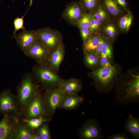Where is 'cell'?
Wrapping results in <instances>:
<instances>
[{"label": "cell", "mask_w": 139, "mask_h": 139, "mask_svg": "<svg viewBox=\"0 0 139 139\" xmlns=\"http://www.w3.org/2000/svg\"><path fill=\"white\" fill-rule=\"evenodd\" d=\"M39 92L32 77L29 75L25 76L18 87L15 98L16 105L21 114Z\"/></svg>", "instance_id": "obj_1"}, {"label": "cell", "mask_w": 139, "mask_h": 139, "mask_svg": "<svg viewBox=\"0 0 139 139\" xmlns=\"http://www.w3.org/2000/svg\"><path fill=\"white\" fill-rule=\"evenodd\" d=\"M33 70L38 81L46 89L59 87L64 80L46 65L38 64Z\"/></svg>", "instance_id": "obj_2"}, {"label": "cell", "mask_w": 139, "mask_h": 139, "mask_svg": "<svg viewBox=\"0 0 139 139\" xmlns=\"http://www.w3.org/2000/svg\"><path fill=\"white\" fill-rule=\"evenodd\" d=\"M65 94L59 87L46 89L42 96L48 116L54 114Z\"/></svg>", "instance_id": "obj_3"}, {"label": "cell", "mask_w": 139, "mask_h": 139, "mask_svg": "<svg viewBox=\"0 0 139 139\" xmlns=\"http://www.w3.org/2000/svg\"><path fill=\"white\" fill-rule=\"evenodd\" d=\"M36 30L38 40L51 52L56 49L62 42L61 35L57 31L48 28Z\"/></svg>", "instance_id": "obj_4"}, {"label": "cell", "mask_w": 139, "mask_h": 139, "mask_svg": "<svg viewBox=\"0 0 139 139\" xmlns=\"http://www.w3.org/2000/svg\"><path fill=\"white\" fill-rule=\"evenodd\" d=\"M27 119L48 116L42 95L39 92L33 98L22 113Z\"/></svg>", "instance_id": "obj_5"}, {"label": "cell", "mask_w": 139, "mask_h": 139, "mask_svg": "<svg viewBox=\"0 0 139 139\" xmlns=\"http://www.w3.org/2000/svg\"><path fill=\"white\" fill-rule=\"evenodd\" d=\"M20 122L19 116L4 115L0 121V139H15L16 128Z\"/></svg>", "instance_id": "obj_6"}, {"label": "cell", "mask_w": 139, "mask_h": 139, "mask_svg": "<svg viewBox=\"0 0 139 139\" xmlns=\"http://www.w3.org/2000/svg\"><path fill=\"white\" fill-rule=\"evenodd\" d=\"M11 114L17 116L21 114L16 104L15 98L8 90L0 94V114Z\"/></svg>", "instance_id": "obj_7"}, {"label": "cell", "mask_w": 139, "mask_h": 139, "mask_svg": "<svg viewBox=\"0 0 139 139\" xmlns=\"http://www.w3.org/2000/svg\"><path fill=\"white\" fill-rule=\"evenodd\" d=\"M51 52L38 39L24 53L38 64L46 65Z\"/></svg>", "instance_id": "obj_8"}, {"label": "cell", "mask_w": 139, "mask_h": 139, "mask_svg": "<svg viewBox=\"0 0 139 139\" xmlns=\"http://www.w3.org/2000/svg\"><path fill=\"white\" fill-rule=\"evenodd\" d=\"M15 37L16 43L23 53L28 50L38 39L36 30H23Z\"/></svg>", "instance_id": "obj_9"}, {"label": "cell", "mask_w": 139, "mask_h": 139, "mask_svg": "<svg viewBox=\"0 0 139 139\" xmlns=\"http://www.w3.org/2000/svg\"><path fill=\"white\" fill-rule=\"evenodd\" d=\"M79 137L83 139H95L101 137V134L99 126L94 120L87 121L78 132Z\"/></svg>", "instance_id": "obj_10"}, {"label": "cell", "mask_w": 139, "mask_h": 139, "mask_svg": "<svg viewBox=\"0 0 139 139\" xmlns=\"http://www.w3.org/2000/svg\"><path fill=\"white\" fill-rule=\"evenodd\" d=\"M115 73V67H101L93 70L91 74L101 84L105 86L111 83Z\"/></svg>", "instance_id": "obj_11"}, {"label": "cell", "mask_w": 139, "mask_h": 139, "mask_svg": "<svg viewBox=\"0 0 139 139\" xmlns=\"http://www.w3.org/2000/svg\"><path fill=\"white\" fill-rule=\"evenodd\" d=\"M84 9L79 2H74L68 5L64 13V15L68 21L75 23L84 14Z\"/></svg>", "instance_id": "obj_12"}, {"label": "cell", "mask_w": 139, "mask_h": 139, "mask_svg": "<svg viewBox=\"0 0 139 139\" xmlns=\"http://www.w3.org/2000/svg\"><path fill=\"white\" fill-rule=\"evenodd\" d=\"M65 54L64 47L62 42L56 49L51 52L46 65L57 73L64 59Z\"/></svg>", "instance_id": "obj_13"}, {"label": "cell", "mask_w": 139, "mask_h": 139, "mask_svg": "<svg viewBox=\"0 0 139 139\" xmlns=\"http://www.w3.org/2000/svg\"><path fill=\"white\" fill-rule=\"evenodd\" d=\"M83 98L77 94H65L59 108L65 110H72L76 108L83 101Z\"/></svg>", "instance_id": "obj_14"}, {"label": "cell", "mask_w": 139, "mask_h": 139, "mask_svg": "<svg viewBox=\"0 0 139 139\" xmlns=\"http://www.w3.org/2000/svg\"><path fill=\"white\" fill-rule=\"evenodd\" d=\"M59 87L65 94H77L81 89L82 84L79 80L71 79L64 80Z\"/></svg>", "instance_id": "obj_15"}, {"label": "cell", "mask_w": 139, "mask_h": 139, "mask_svg": "<svg viewBox=\"0 0 139 139\" xmlns=\"http://www.w3.org/2000/svg\"><path fill=\"white\" fill-rule=\"evenodd\" d=\"M34 131L25 123L20 122L16 128L15 139H30Z\"/></svg>", "instance_id": "obj_16"}, {"label": "cell", "mask_w": 139, "mask_h": 139, "mask_svg": "<svg viewBox=\"0 0 139 139\" xmlns=\"http://www.w3.org/2000/svg\"><path fill=\"white\" fill-rule=\"evenodd\" d=\"M101 36L97 34H91L84 43V54L95 53Z\"/></svg>", "instance_id": "obj_17"}, {"label": "cell", "mask_w": 139, "mask_h": 139, "mask_svg": "<svg viewBox=\"0 0 139 139\" xmlns=\"http://www.w3.org/2000/svg\"><path fill=\"white\" fill-rule=\"evenodd\" d=\"M126 130L136 138H139V122L138 119L129 115L125 124Z\"/></svg>", "instance_id": "obj_18"}, {"label": "cell", "mask_w": 139, "mask_h": 139, "mask_svg": "<svg viewBox=\"0 0 139 139\" xmlns=\"http://www.w3.org/2000/svg\"><path fill=\"white\" fill-rule=\"evenodd\" d=\"M134 79L130 82L126 90L125 97L131 98L138 96L139 94V75L135 76Z\"/></svg>", "instance_id": "obj_19"}, {"label": "cell", "mask_w": 139, "mask_h": 139, "mask_svg": "<svg viewBox=\"0 0 139 139\" xmlns=\"http://www.w3.org/2000/svg\"><path fill=\"white\" fill-rule=\"evenodd\" d=\"M50 120V119L47 118L46 117H40L31 119L23 118L21 119V121L26 124L30 128L34 131L44 123L48 122Z\"/></svg>", "instance_id": "obj_20"}, {"label": "cell", "mask_w": 139, "mask_h": 139, "mask_svg": "<svg viewBox=\"0 0 139 139\" xmlns=\"http://www.w3.org/2000/svg\"><path fill=\"white\" fill-rule=\"evenodd\" d=\"M103 7L113 16H117L120 14V9L115 0H103Z\"/></svg>", "instance_id": "obj_21"}, {"label": "cell", "mask_w": 139, "mask_h": 139, "mask_svg": "<svg viewBox=\"0 0 139 139\" xmlns=\"http://www.w3.org/2000/svg\"><path fill=\"white\" fill-rule=\"evenodd\" d=\"M84 60L86 65L93 68L99 64L100 57L95 53L84 54Z\"/></svg>", "instance_id": "obj_22"}, {"label": "cell", "mask_w": 139, "mask_h": 139, "mask_svg": "<svg viewBox=\"0 0 139 139\" xmlns=\"http://www.w3.org/2000/svg\"><path fill=\"white\" fill-rule=\"evenodd\" d=\"M34 132L39 136L40 139L51 138L50 131L47 122L42 124L34 130Z\"/></svg>", "instance_id": "obj_23"}, {"label": "cell", "mask_w": 139, "mask_h": 139, "mask_svg": "<svg viewBox=\"0 0 139 139\" xmlns=\"http://www.w3.org/2000/svg\"><path fill=\"white\" fill-rule=\"evenodd\" d=\"M79 2L84 10L89 11L95 10L100 5L99 0H80Z\"/></svg>", "instance_id": "obj_24"}, {"label": "cell", "mask_w": 139, "mask_h": 139, "mask_svg": "<svg viewBox=\"0 0 139 139\" xmlns=\"http://www.w3.org/2000/svg\"><path fill=\"white\" fill-rule=\"evenodd\" d=\"M92 14H84L76 23L79 28H87L89 29L92 16Z\"/></svg>", "instance_id": "obj_25"}, {"label": "cell", "mask_w": 139, "mask_h": 139, "mask_svg": "<svg viewBox=\"0 0 139 139\" xmlns=\"http://www.w3.org/2000/svg\"><path fill=\"white\" fill-rule=\"evenodd\" d=\"M95 10L93 15L96 19L102 22L108 20V16L103 6L100 4Z\"/></svg>", "instance_id": "obj_26"}, {"label": "cell", "mask_w": 139, "mask_h": 139, "mask_svg": "<svg viewBox=\"0 0 139 139\" xmlns=\"http://www.w3.org/2000/svg\"><path fill=\"white\" fill-rule=\"evenodd\" d=\"M100 57L106 58L109 60L112 58V50L111 44L109 41L106 39Z\"/></svg>", "instance_id": "obj_27"}, {"label": "cell", "mask_w": 139, "mask_h": 139, "mask_svg": "<svg viewBox=\"0 0 139 139\" xmlns=\"http://www.w3.org/2000/svg\"><path fill=\"white\" fill-rule=\"evenodd\" d=\"M28 11V10L21 17H18L14 19L13 23L14 27V35L13 37H15L16 32L20 29H23V30H25V28L24 26V16Z\"/></svg>", "instance_id": "obj_28"}, {"label": "cell", "mask_w": 139, "mask_h": 139, "mask_svg": "<svg viewBox=\"0 0 139 139\" xmlns=\"http://www.w3.org/2000/svg\"><path fill=\"white\" fill-rule=\"evenodd\" d=\"M103 30L106 35L111 39H114L117 36V29L113 24L109 23L106 25L104 27Z\"/></svg>", "instance_id": "obj_29"}, {"label": "cell", "mask_w": 139, "mask_h": 139, "mask_svg": "<svg viewBox=\"0 0 139 139\" xmlns=\"http://www.w3.org/2000/svg\"><path fill=\"white\" fill-rule=\"evenodd\" d=\"M102 22L96 19L92 14L90 28L89 29L90 35L97 31L101 27Z\"/></svg>", "instance_id": "obj_30"}, {"label": "cell", "mask_w": 139, "mask_h": 139, "mask_svg": "<svg viewBox=\"0 0 139 139\" xmlns=\"http://www.w3.org/2000/svg\"><path fill=\"white\" fill-rule=\"evenodd\" d=\"M130 14H127L122 17L119 22V25L120 28L123 30L126 29L127 22Z\"/></svg>", "instance_id": "obj_31"}, {"label": "cell", "mask_w": 139, "mask_h": 139, "mask_svg": "<svg viewBox=\"0 0 139 139\" xmlns=\"http://www.w3.org/2000/svg\"><path fill=\"white\" fill-rule=\"evenodd\" d=\"M81 36L84 43L90 35L89 29L87 28H80Z\"/></svg>", "instance_id": "obj_32"}, {"label": "cell", "mask_w": 139, "mask_h": 139, "mask_svg": "<svg viewBox=\"0 0 139 139\" xmlns=\"http://www.w3.org/2000/svg\"><path fill=\"white\" fill-rule=\"evenodd\" d=\"M99 64L101 67L114 68L110 63L109 60L107 58L100 57Z\"/></svg>", "instance_id": "obj_33"}, {"label": "cell", "mask_w": 139, "mask_h": 139, "mask_svg": "<svg viewBox=\"0 0 139 139\" xmlns=\"http://www.w3.org/2000/svg\"><path fill=\"white\" fill-rule=\"evenodd\" d=\"M106 39L101 36L99 43L95 53L100 57V54L103 47Z\"/></svg>", "instance_id": "obj_34"}, {"label": "cell", "mask_w": 139, "mask_h": 139, "mask_svg": "<svg viewBox=\"0 0 139 139\" xmlns=\"http://www.w3.org/2000/svg\"><path fill=\"white\" fill-rule=\"evenodd\" d=\"M128 137L125 135L122 134H114L109 137V139H126Z\"/></svg>", "instance_id": "obj_35"}, {"label": "cell", "mask_w": 139, "mask_h": 139, "mask_svg": "<svg viewBox=\"0 0 139 139\" xmlns=\"http://www.w3.org/2000/svg\"><path fill=\"white\" fill-rule=\"evenodd\" d=\"M132 20V16L130 14L126 24V27L125 29V31L126 32H127L128 31L131 24Z\"/></svg>", "instance_id": "obj_36"}, {"label": "cell", "mask_w": 139, "mask_h": 139, "mask_svg": "<svg viewBox=\"0 0 139 139\" xmlns=\"http://www.w3.org/2000/svg\"><path fill=\"white\" fill-rule=\"evenodd\" d=\"M118 4L124 8H126L127 3L125 0H116Z\"/></svg>", "instance_id": "obj_37"}, {"label": "cell", "mask_w": 139, "mask_h": 139, "mask_svg": "<svg viewBox=\"0 0 139 139\" xmlns=\"http://www.w3.org/2000/svg\"><path fill=\"white\" fill-rule=\"evenodd\" d=\"M30 139H40L39 136L34 132L32 134Z\"/></svg>", "instance_id": "obj_38"}, {"label": "cell", "mask_w": 139, "mask_h": 139, "mask_svg": "<svg viewBox=\"0 0 139 139\" xmlns=\"http://www.w3.org/2000/svg\"><path fill=\"white\" fill-rule=\"evenodd\" d=\"M33 0H30V4L29 6V8L32 5Z\"/></svg>", "instance_id": "obj_39"}, {"label": "cell", "mask_w": 139, "mask_h": 139, "mask_svg": "<svg viewBox=\"0 0 139 139\" xmlns=\"http://www.w3.org/2000/svg\"><path fill=\"white\" fill-rule=\"evenodd\" d=\"M1 0H0V2L1 1Z\"/></svg>", "instance_id": "obj_40"}]
</instances>
